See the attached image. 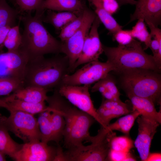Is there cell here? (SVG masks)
<instances>
[{"label": "cell", "mask_w": 161, "mask_h": 161, "mask_svg": "<svg viewBox=\"0 0 161 161\" xmlns=\"http://www.w3.org/2000/svg\"><path fill=\"white\" fill-rule=\"evenodd\" d=\"M35 12L34 16L31 13L19 16L24 27L20 48L27 53L29 59L47 54L61 53V42L53 36L43 24L44 11Z\"/></svg>", "instance_id": "6da1fadb"}, {"label": "cell", "mask_w": 161, "mask_h": 161, "mask_svg": "<svg viewBox=\"0 0 161 161\" xmlns=\"http://www.w3.org/2000/svg\"><path fill=\"white\" fill-rule=\"evenodd\" d=\"M58 54L49 58L41 56L29 59L24 73V87L36 86L50 90L59 86L64 75L69 72L67 57Z\"/></svg>", "instance_id": "7a4b0ae2"}, {"label": "cell", "mask_w": 161, "mask_h": 161, "mask_svg": "<svg viewBox=\"0 0 161 161\" xmlns=\"http://www.w3.org/2000/svg\"><path fill=\"white\" fill-rule=\"evenodd\" d=\"M55 104L65 120L63 135L64 146L69 149L83 144L84 141L90 142L92 136L89 129L94 119L73 106L61 95L57 97Z\"/></svg>", "instance_id": "3957f363"}, {"label": "cell", "mask_w": 161, "mask_h": 161, "mask_svg": "<svg viewBox=\"0 0 161 161\" xmlns=\"http://www.w3.org/2000/svg\"><path fill=\"white\" fill-rule=\"evenodd\" d=\"M103 48L107 61L113 66L114 71L120 73L135 69L160 71L153 56L145 53L141 43L134 39L126 45L114 47L103 45Z\"/></svg>", "instance_id": "277c9868"}, {"label": "cell", "mask_w": 161, "mask_h": 161, "mask_svg": "<svg viewBox=\"0 0 161 161\" xmlns=\"http://www.w3.org/2000/svg\"><path fill=\"white\" fill-rule=\"evenodd\" d=\"M158 72L144 69L124 71L120 73L122 87L127 95L147 98L154 104H160L161 80Z\"/></svg>", "instance_id": "5b68a950"}, {"label": "cell", "mask_w": 161, "mask_h": 161, "mask_svg": "<svg viewBox=\"0 0 161 161\" xmlns=\"http://www.w3.org/2000/svg\"><path fill=\"white\" fill-rule=\"evenodd\" d=\"M2 124L8 130L25 143L41 141V133L37 119L34 114L18 111H10Z\"/></svg>", "instance_id": "8992f818"}, {"label": "cell", "mask_w": 161, "mask_h": 161, "mask_svg": "<svg viewBox=\"0 0 161 161\" xmlns=\"http://www.w3.org/2000/svg\"><path fill=\"white\" fill-rule=\"evenodd\" d=\"M97 15L86 7L83 12L82 24L77 31L70 37L61 42V53L67 57L69 71L72 72L75 63L81 53L83 44L92 24Z\"/></svg>", "instance_id": "52a82bcc"}, {"label": "cell", "mask_w": 161, "mask_h": 161, "mask_svg": "<svg viewBox=\"0 0 161 161\" xmlns=\"http://www.w3.org/2000/svg\"><path fill=\"white\" fill-rule=\"evenodd\" d=\"M114 70L113 65L107 61L105 62L98 60L93 61L86 64L72 74L65 75L62 78V84L91 85L105 78L110 72Z\"/></svg>", "instance_id": "ba28073f"}, {"label": "cell", "mask_w": 161, "mask_h": 161, "mask_svg": "<svg viewBox=\"0 0 161 161\" xmlns=\"http://www.w3.org/2000/svg\"><path fill=\"white\" fill-rule=\"evenodd\" d=\"M91 85L61 84L56 89L59 94L73 106L92 117L101 126H105L95 108L89 92Z\"/></svg>", "instance_id": "9c48e42d"}, {"label": "cell", "mask_w": 161, "mask_h": 161, "mask_svg": "<svg viewBox=\"0 0 161 161\" xmlns=\"http://www.w3.org/2000/svg\"><path fill=\"white\" fill-rule=\"evenodd\" d=\"M109 150L107 136L104 138L94 140L89 145L82 144L68 149L65 154L66 161H106Z\"/></svg>", "instance_id": "30bf717a"}, {"label": "cell", "mask_w": 161, "mask_h": 161, "mask_svg": "<svg viewBox=\"0 0 161 161\" xmlns=\"http://www.w3.org/2000/svg\"><path fill=\"white\" fill-rule=\"evenodd\" d=\"M29 59L27 53L21 48L16 51L0 53V76L13 77L23 81Z\"/></svg>", "instance_id": "8fae6325"}, {"label": "cell", "mask_w": 161, "mask_h": 161, "mask_svg": "<svg viewBox=\"0 0 161 161\" xmlns=\"http://www.w3.org/2000/svg\"><path fill=\"white\" fill-rule=\"evenodd\" d=\"M101 22L96 16L85 40L80 56L75 65L74 70L80 65L98 61L103 52L98 32Z\"/></svg>", "instance_id": "7c38bea8"}, {"label": "cell", "mask_w": 161, "mask_h": 161, "mask_svg": "<svg viewBox=\"0 0 161 161\" xmlns=\"http://www.w3.org/2000/svg\"><path fill=\"white\" fill-rule=\"evenodd\" d=\"M47 144L40 141L25 143L13 159L17 161H54L57 148Z\"/></svg>", "instance_id": "4fadbf2b"}, {"label": "cell", "mask_w": 161, "mask_h": 161, "mask_svg": "<svg viewBox=\"0 0 161 161\" xmlns=\"http://www.w3.org/2000/svg\"><path fill=\"white\" fill-rule=\"evenodd\" d=\"M137 122L138 134L134 144L141 160L145 161L150 153L152 140L160 124L141 115L137 117Z\"/></svg>", "instance_id": "5bb4252c"}, {"label": "cell", "mask_w": 161, "mask_h": 161, "mask_svg": "<svg viewBox=\"0 0 161 161\" xmlns=\"http://www.w3.org/2000/svg\"><path fill=\"white\" fill-rule=\"evenodd\" d=\"M135 5V10L131 15L128 23L143 18L146 23H150L156 27L160 25L161 0H138Z\"/></svg>", "instance_id": "9a60e30c"}, {"label": "cell", "mask_w": 161, "mask_h": 161, "mask_svg": "<svg viewBox=\"0 0 161 161\" xmlns=\"http://www.w3.org/2000/svg\"><path fill=\"white\" fill-rule=\"evenodd\" d=\"M133 111L126 103L123 102L120 99H104L97 110V112L106 129L112 120L126 115Z\"/></svg>", "instance_id": "2e32d148"}, {"label": "cell", "mask_w": 161, "mask_h": 161, "mask_svg": "<svg viewBox=\"0 0 161 161\" xmlns=\"http://www.w3.org/2000/svg\"><path fill=\"white\" fill-rule=\"evenodd\" d=\"M0 107L9 112L21 111L34 114L47 111L51 112L53 110V108L46 105L45 102L37 103H30L16 98L12 94L0 98Z\"/></svg>", "instance_id": "e0dca14e"}, {"label": "cell", "mask_w": 161, "mask_h": 161, "mask_svg": "<svg viewBox=\"0 0 161 161\" xmlns=\"http://www.w3.org/2000/svg\"><path fill=\"white\" fill-rule=\"evenodd\" d=\"M132 106L133 111L136 110L140 115L155 120L161 123V110L157 111L155 104L151 100L134 95L127 94Z\"/></svg>", "instance_id": "ac0fdd59"}, {"label": "cell", "mask_w": 161, "mask_h": 161, "mask_svg": "<svg viewBox=\"0 0 161 161\" xmlns=\"http://www.w3.org/2000/svg\"><path fill=\"white\" fill-rule=\"evenodd\" d=\"M81 0H44L41 9L57 11H70L80 14L86 7Z\"/></svg>", "instance_id": "d6986e66"}, {"label": "cell", "mask_w": 161, "mask_h": 161, "mask_svg": "<svg viewBox=\"0 0 161 161\" xmlns=\"http://www.w3.org/2000/svg\"><path fill=\"white\" fill-rule=\"evenodd\" d=\"M49 91L48 89L36 86H24L14 91L12 94L19 99L37 103L47 100L48 96L47 94Z\"/></svg>", "instance_id": "ffe728a7"}, {"label": "cell", "mask_w": 161, "mask_h": 161, "mask_svg": "<svg viewBox=\"0 0 161 161\" xmlns=\"http://www.w3.org/2000/svg\"><path fill=\"white\" fill-rule=\"evenodd\" d=\"M80 14L70 11L56 12L47 10L46 15L43 16V21L51 24L56 32L59 33L66 25L76 18Z\"/></svg>", "instance_id": "44dd1931"}, {"label": "cell", "mask_w": 161, "mask_h": 161, "mask_svg": "<svg viewBox=\"0 0 161 161\" xmlns=\"http://www.w3.org/2000/svg\"><path fill=\"white\" fill-rule=\"evenodd\" d=\"M95 8V12L109 33L112 35L122 29L123 27L119 24L111 15L104 8L101 0H87Z\"/></svg>", "instance_id": "7402d4cb"}, {"label": "cell", "mask_w": 161, "mask_h": 161, "mask_svg": "<svg viewBox=\"0 0 161 161\" xmlns=\"http://www.w3.org/2000/svg\"><path fill=\"white\" fill-rule=\"evenodd\" d=\"M91 92L99 91L105 99H120V93L114 80L108 74L106 77L96 82L92 87Z\"/></svg>", "instance_id": "603a6c76"}, {"label": "cell", "mask_w": 161, "mask_h": 161, "mask_svg": "<svg viewBox=\"0 0 161 161\" xmlns=\"http://www.w3.org/2000/svg\"><path fill=\"white\" fill-rule=\"evenodd\" d=\"M8 130L2 124H0V151L5 155L13 158L15 154L21 148L23 144L14 141L11 137Z\"/></svg>", "instance_id": "cb8c5ba5"}, {"label": "cell", "mask_w": 161, "mask_h": 161, "mask_svg": "<svg viewBox=\"0 0 161 161\" xmlns=\"http://www.w3.org/2000/svg\"><path fill=\"white\" fill-rule=\"evenodd\" d=\"M140 115L138 112L134 110L120 118L115 122L109 124L106 129L109 131L117 130L127 135H129L135 120Z\"/></svg>", "instance_id": "d4e9b609"}, {"label": "cell", "mask_w": 161, "mask_h": 161, "mask_svg": "<svg viewBox=\"0 0 161 161\" xmlns=\"http://www.w3.org/2000/svg\"><path fill=\"white\" fill-rule=\"evenodd\" d=\"M49 106L53 108L51 113L52 131V141L58 144L63 138V133L65 125V120L63 115L58 109L53 106Z\"/></svg>", "instance_id": "484cf974"}, {"label": "cell", "mask_w": 161, "mask_h": 161, "mask_svg": "<svg viewBox=\"0 0 161 161\" xmlns=\"http://www.w3.org/2000/svg\"><path fill=\"white\" fill-rule=\"evenodd\" d=\"M19 12L11 7L6 0H0V28L7 25L11 27L16 25Z\"/></svg>", "instance_id": "4316f807"}, {"label": "cell", "mask_w": 161, "mask_h": 161, "mask_svg": "<svg viewBox=\"0 0 161 161\" xmlns=\"http://www.w3.org/2000/svg\"><path fill=\"white\" fill-rule=\"evenodd\" d=\"M51 113L49 111L40 113L37 119L41 133V141L47 143L52 141V139Z\"/></svg>", "instance_id": "83f0119b"}, {"label": "cell", "mask_w": 161, "mask_h": 161, "mask_svg": "<svg viewBox=\"0 0 161 161\" xmlns=\"http://www.w3.org/2000/svg\"><path fill=\"white\" fill-rule=\"evenodd\" d=\"M132 37L136 38L145 45V49L149 47L152 38L143 18L138 19L135 25L130 30Z\"/></svg>", "instance_id": "f1b7e54d"}, {"label": "cell", "mask_w": 161, "mask_h": 161, "mask_svg": "<svg viewBox=\"0 0 161 161\" xmlns=\"http://www.w3.org/2000/svg\"><path fill=\"white\" fill-rule=\"evenodd\" d=\"M22 43V35L21 34L19 25H16L11 27L5 39L4 46L7 51H15L21 47Z\"/></svg>", "instance_id": "f546056e"}, {"label": "cell", "mask_w": 161, "mask_h": 161, "mask_svg": "<svg viewBox=\"0 0 161 161\" xmlns=\"http://www.w3.org/2000/svg\"><path fill=\"white\" fill-rule=\"evenodd\" d=\"M134 144L133 140L126 136L117 137L115 133L109 141V146L110 149L128 152L133 148Z\"/></svg>", "instance_id": "4dcf8cb0"}, {"label": "cell", "mask_w": 161, "mask_h": 161, "mask_svg": "<svg viewBox=\"0 0 161 161\" xmlns=\"http://www.w3.org/2000/svg\"><path fill=\"white\" fill-rule=\"evenodd\" d=\"M24 86L23 81L14 78L0 76V96L8 95Z\"/></svg>", "instance_id": "1f68e13d"}, {"label": "cell", "mask_w": 161, "mask_h": 161, "mask_svg": "<svg viewBox=\"0 0 161 161\" xmlns=\"http://www.w3.org/2000/svg\"><path fill=\"white\" fill-rule=\"evenodd\" d=\"M83 12L66 25L60 31L59 38L64 42L72 36L79 28L83 21Z\"/></svg>", "instance_id": "d6a6232c"}, {"label": "cell", "mask_w": 161, "mask_h": 161, "mask_svg": "<svg viewBox=\"0 0 161 161\" xmlns=\"http://www.w3.org/2000/svg\"><path fill=\"white\" fill-rule=\"evenodd\" d=\"M44 0H15V1L20 11L31 13L34 10L35 11L43 10L41 9V6Z\"/></svg>", "instance_id": "836d02e7"}, {"label": "cell", "mask_w": 161, "mask_h": 161, "mask_svg": "<svg viewBox=\"0 0 161 161\" xmlns=\"http://www.w3.org/2000/svg\"><path fill=\"white\" fill-rule=\"evenodd\" d=\"M112 35L113 39L116 41L119 45L128 44L134 39L131 34L130 30H123L122 29Z\"/></svg>", "instance_id": "e575fe53"}, {"label": "cell", "mask_w": 161, "mask_h": 161, "mask_svg": "<svg viewBox=\"0 0 161 161\" xmlns=\"http://www.w3.org/2000/svg\"><path fill=\"white\" fill-rule=\"evenodd\" d=\"M130 153V152H126L110 149L106 158V161H126L127 158Z\"/></svg>", "instance_id": "d590c367"}, {"label": "cell", "mask_w": 161, "mask_h": 161, "mask_svg": "<svg viewBox=\"0 0 161 161\" xmlns=\"http://www.w3.org/2000/svg\"><path fill=\"white\" fill-rule=\"evenodd\" d=\"M102 5L105 10L111 15L117 12L120 7L116 0H104Z\"/></svg>", "instance_id": "8d00e7d4"}, {"label": "cell", "mask_w": 161, "mask_h": 161, "mask_svg": "<svg viewBox=\"0 0 161 161\" xmlns=\"http://www.w3.org/2000/svg\"><path fill=\"white\" fill-rule=\"evenodd\" d=\"M11 27L10 26L7 25L0 28V53L3 52V49L4 47V42Z\"/></svg>", "instance_id": "74e56055"}, {"label": "cell", "mask_w": 161, "mask_h": 161, "mask_svg": "<svg viewBox=\"0 0 161 161\" xmlns=\"http://www.w3.org/2000/svg\"><path fill=\"white\" fill-rule=\"evenodd\" d=\"M161 153H150L145 161H161Z\"/></svg>", "instance_id": "f35d334b"}, {"label": "cell", "mask_w": 161, "mask_h": 161, "mask_svg": "<svg viewBox=\"0 0 161 161\" xmlns=\"http://www.w3.org/2000/svg\"><path fill=\"white\" fill-rule=\"evenodd\" d=\"M120 6L126 4L135 5L136 1L135 0H116Z\"/></svg>", "instance_id": "ab89813d"}, {"label": "cell", "mask_w": 161, "mask_h": 161, "mask_svg": "<svg viewBox=\"0 0 161 161\" xmlns=\"http://www.w3.org/2000/svg\"><path fill=\"white\" fill-rule=\"evenodd\" d=\"M5 155L0 151V161H6Z\"/></svg>", "instance_id": "60d3db41"}, {"label": "cell", "mask_w": 161, "mask_h": 161, "mask_svg": "<svg viewBox=\"0 0 161 161\" xmlns=\"http://www.w3.org/2000/svg\"><path fill=\"white\" fill-rule=\"evenodd\" d=\"M5 117L1 115L0 114V119L1 120H3L4 118Z\"/></svg>", "instance_id": "b9f144b4"}, {"label": "cell", "mask_w": 161, "mask_h": 161, "mask_svg": "<svg viewBox=\"0 0 161 161\" xmlns=\"http://www.w3.org/2000/svg\"><path fill=\"white\" fill-rule=\"evenodd\" d=\"M9 0V1L11 2H15V0Z\"/></svg>", "instance_id": "7bdbcfd3"}, {"label": "cell", "mask_w": 161, "mask_h": 161, "mask_svg": "<svg viewBox=\"0 0 161 161\" xmlns=\"http://www.w3.org/2000/svg\"><path fill=\"white\" fill-rule=\"evenodd\" d=\"M0 120V124H1V123L3 121V120Z\"/></svg>", "instance_id": "ee69618b"}]
</instances>
